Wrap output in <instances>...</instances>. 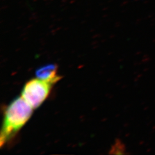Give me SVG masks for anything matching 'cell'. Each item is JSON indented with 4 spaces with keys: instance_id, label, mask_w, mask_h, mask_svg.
Segmentation results:
<instances>
[{
    "instance_id": "obj_1",
    "label": "cell",
    "mask_w": 155,
    "mask_h": 155,
    "mask_svg": "<svg viewBox=\"0 0 155 155\" xmlns=\"http://www.w3.org/2000/svg\"><path fill=\"white\" fill-rule=\"evenodd\" d=\"M33 108L22 98L17 97L6 108L0 135L2 147L12 138L31 116Z\"/></svg>"
},
{
    "instance_id": "obj_3",
    "label": "cell",
    "mask_w": 155,
    "mask_h": 155,
    "mask_svg": "<svg viewBox=\"0 0 155 155\" xmlns=\"http://www.w3.org/2000/svg\"><path fill=\"white\" fill-rule=\"evenodd\" d=\"M56 65L55 64H50L38 69L36 72V75L38 78L49 81L55 83L61 78L59 75L56 74Z\"/></svg>"
},
{
    "instance_id": "obj_2",
    "label": "cell",
    "mask_w": 155,
    "mask_h": 155,
    "mask_svg": "<svg viewBox=\"0 0 155 155\" xmlns=\"http://www.w3.org/2000/svg\"><path fill=\"white\" fill-rule=\"evenodd\" d=\"M54 83L40 78H34L24 85L21 97L33 109L38 107L50 94Z\"/></svg>"
},
{
    "instance_id": "obj_4",
    "label": "cell",
    "mask_w": 155,
    "mask_h": 155,
    "mask_svg": "<svg viewBox=\"0 0 155 155\" xmlns=\"http://www.w3.org/2000/svg\"><path fill=\"white\" fill-rule=\"evenodd\" d=\"M113 153L116 154H126V148L125 145L120 140H117L112 150Z\"/></svg>"
}]
</instances>
